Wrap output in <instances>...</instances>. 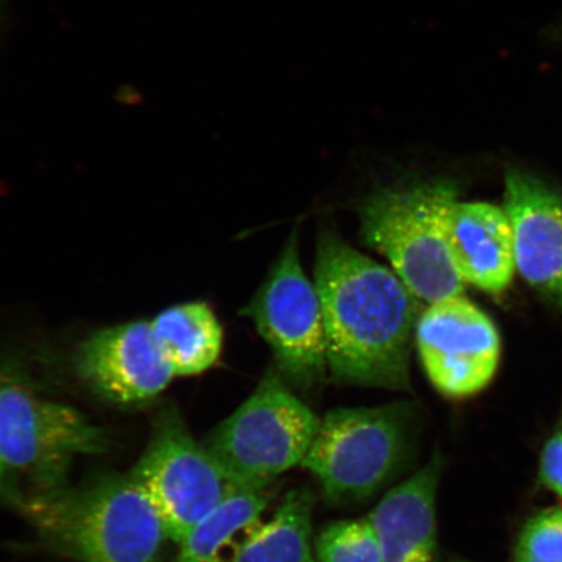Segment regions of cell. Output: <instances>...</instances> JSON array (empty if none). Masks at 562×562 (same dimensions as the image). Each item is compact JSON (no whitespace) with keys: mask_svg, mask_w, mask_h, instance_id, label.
<instances>
[{"mask_svg":"<svg viewBox=\"0 0 562 562\" xmlns=\"http://www.w3.org/2000/svg\"><path fill=\"white\" fill-rule=\"evenodd\" d=\"M314 278L333 381L411 391L413 337L424 302L395 271L329 231L316 244Z\"/></svg>","mask_w":562,"mask_h":562,"instance_id":"1","label":"cell"},{"mask_svg":"<svg viewBox=\"0 0 562 562\" xmlns=\"http://www.w3.org/2000/svg\"><path fill=\"white\" fill-rule=\"evenodd\" d=\"M18 510L42 542L76 562H160L165 526L132 475L25 494Z\"/></svg>","mask_w":562,"mask_h":562,"instance_id":"2","label":"cell"},{"mask_svg":"<svg viewBox=\"0 0 562 562\" xmlns=\"http://www.w3.org/2000/svg\"><path fill=\"white\" fill-rule=\"evenodd\" d=\"M456 200L452 182L414 181L372 193L360 209L363 243L389 259L427 305L465 291L445 229L447 210Z\"/></svg>","mask_w":562,"mask_h":562,"instance_id":"3","label":"cell"},{"mask_svg":"<svg viewBox=\"0 0 562 562\" xmlns=\"http://www.w3.org/2000/svg\"><path fill=\"white\" fill-rule=\"evenodd\" d=\"M416 434L411 403L335 409L321 419L301 468L318 480L329 503L368 501L402 472Z\"/></svg>","mask_w":562,"mask_h":562,"instance_id":"4","label":"cell"},{"mask_svg":"<svg viewBox=\"0 0 562 562\" xmlns=\"http://www.w3.org/2000/svg\"><path fill=\"white\" fill-rule=\"evenodd\" d=\"M108 448V435L75 407L0 376V467L24 496L67 486L76 459Z\"/></svg>","mask_w":562,"mask_h":562,"instance_id":"5","label":"cell"},{"mask_svg":"<svg viewBox=\"0 0 562 562\" xmlns=\"http://www.w3.org/2000/svg\"><path fill=\"white\" fill-rule=\"evenodd\" d=\"M319 424L272 363L255 392L203 446L241 486H270L280 474L301 467Z\"/></svg>","mask_w":562,"mask_h":562,"instance_id":"6","label":"cell"},{"mask_svg":"<svg viewBox=\"0 0 562 562\" xmlns=\"http://www.w3.org/2000/svg\"><path fill=\"white\" fill-rule=\"evenodd\" d=\"M130 474L176 544L228 496L248 488L194 440L173 405L158 413L149 445Z\"/></svg>","mask_w":562,"mask_h":562,"instance_id":"7","label":"cell"},{"mask_svg":"<svg viewBox=\"0 0 562 562\" xmlns=\"http://www.w3.org/2000/svg\"><path fill=\"white\" fill-rule=\"evenodd\" d=\"M241 314L269 344L273 364L293 391L312 393L325 383V322L318 292L300 262L297 229Z\"/></svg>","mask_w":562,"mask_h":562,"instance_id":"8","label":"cell"},{"mask_svg":"<svg viewBox=\"0 0 562 562\" xmlns=\"http://www.w3.org/2000/svg\"><path fill=\"white\" fill-rule=\"evenodd\" d=\"M422 364L431 384L449 398L486 390L502 357V340L490 316L461 296L427 305L416 337Z\"/></svg>","mask_w":562,"mask_h":562,"instance_id":"9","label":"cell"},{"mask_svg":"<svg viewBox=\"0 0 562 562\" xmlns=\"http://www.w3.org/2000/svg\"><path fill=\"white\" fill-rule=\"evenodd\" d=\"M75 364L91 389L122 405L149 402L175 376L150 322L125 323L91 335L77 349Z\"/></svg>","mask_w":562,"mask_h":562,"instance_id":"10","label":"cell"},{"mask_svg":"<svg viewBox=\"0 0 562 562\" xmlns=\"http://www.w3.org/2000/svg\"><path fill=\"white\" fill-rule=\"evenodd\" d=\"M515 238L516 269L562 312V195L516 168L505 175V206Z\"/></svg>","mask_w":562,"mask_h":562,"instance_id":"11","label":"cell"},{"mask_svg":"<svg viewBox=\"0 0 562 562\" xmlns=\"http://www.w3.org/2000/svg\"><path fill=\"white\" fill-rule=\"evenodd\" d=\"M442 457L430 461L398 486L386 492L370 513L381 562H439L437 495Z\"/></svg>","mask_w":562,"mask_h":562,"instance_id":"12","label":"cell"},{"mask_svg":"<svg viewBox=\"0 0 562 562\" xmlns=\"http://www.w3.org/2000/svg\"><path fill=\"white\" fill-rule=\"evenodd\" d=\"M445 229L465 283L491 294L508 290L517 269L507 211L490 203L456 200L447 210Z\"/></svg>","mask_w":562,"mask_h":562,"instance_id":"13","label":"cell"},{"mask_svg":"<svg viewBox=\"0 0 562 562\" xmlns=\"http://www.w3.org/2000/svg\"><path fill=\"white\" fill-rule=\"evenodd\" d=\"M150 325L175 376L202 374L220 360L222 326L205 302H189L167 308Z\"/></svg>","mask_w":562,"mask_h":562,"instance_id":"14","label":"cell"},{"mask_svg":"<svg viewBox=\"0 0 562 562\" xmlns=\"http://www.w3.org/2000/svg\"><path fill=\"white\" fill-rule=\"evenodd\" d=\"M315 497L307 487L286 492L267 522L246 533L227 562H316L312 521Z\"/></svg>","mask_w":562,"mask_h":562,"instance_id":"15","label":"cell"},{"mask_svg":"<svg viewBox=\"0 0 562 562\" xmlns=\"http://www.w3.org/2000/svg\"><path fill=\"white\" fill-rule=\"evenodd\" d=\"M271 498V484L235 492L193 527L172 562H227L246 533L262 521Z\"/></svg>","mask_w":562,"mask_h":562,"instance_id":"16","label":"cell"},{"mask_svg":"<svg viewBox=\"0 0 562 562\" xmlns=\"http://www.w3.org/2000/svg\"><path fill=\"white\" fill-rule=\"evenodd\" d=\"M314 547L316 562H381V548L369 517L328 525Z\"/></svg>","mask_w":562,"mask_h":562,"instance_id":"17","label":"cell"},{"mask_svg":"<svg viewBox=\"0 0 562 562\" xmlns=\"http://www.w3.org/2000/svg\"><path fill=\"white\" fill-rule=\"evenodd\" d=\"M513 562H562V507L539 510L527 519Z\"/></svg>","mask_w":562,"mask_h":562,"instance_id":"18","label":"cell"},{"mask_svg":"<svg viewBox=\"0 0 562 562\" xmlns=\"http://www.w3.org/2000/svg\"><path fill=\"white\" fill-rule=\"evenodd\" d=\"M539 480L562 498V427L543 447L539 462Z\"/></svg>","mask_w":562,"mask_h":562,"instance_id":"19","label":"cell"},{"mask_svg":"<svg viewBox=\"0 0 562 562\" xmlns=\"http://www.w3.org/2000/svg\"><path fill=\"white\" fill-rule=\"evenodd\" d=\"M24 494L20 492L5 476L2 467H0V501L12 505L18 509L21 502H23Z\"/></svg>","mask_w":562,"mask_h":562,"instance_id":"20","label":"cell"},{"mask_svg":"<svg viewBox=\"0 0 562 562\" xmlns=\"http://www.w3.org/2000/svg\"><path fill=\"white\" fill-rule=\"evenodd\" d=\"M452 562H468V561H462V560H454Z\"/></svg>","mask_w":562,"mask_h":562,"instance_id":"21","label":"cell"}]
</instances>
